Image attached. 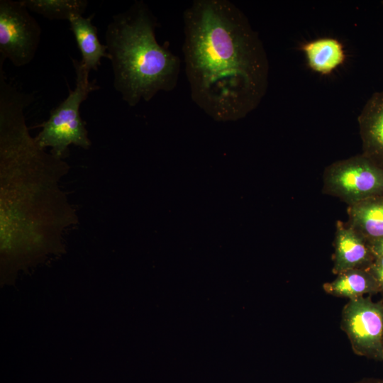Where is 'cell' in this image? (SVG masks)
Here are the masks:
<instances>
[{"label": "cell", "instance_id": "cell-10", "mask_svg": "<svg viewBox=\"0 0 383 383\" xmlns=\"http://www.w3.org/2000/svg\"><path fill=\"white\" fill-rule=\"evenodd\" d=\"M91 17L77 16L72 17L69 21L70 29L82 55L80 61L89 72L91 70H98L102 57L109 58L107 47L99 40L98 30L92 24Z\"/></svg>", "mask_w": 383, "mask_h": 383}, {"label": "cell", "instance_id": "cell-16", "mask_svg": "<svg viewBox=\"0 0 383 383\" xmlns=\"http://www.w3.org/2000/svg\"><path fill=\"white\" fill-rule=\"evenodd\" d=\"M370 250L376 257H383V236L368 241Z\"/></svg>", "mask_w": 383, "mask_h": 383}, {"label": "cell", "instance_id": "cell-18", "mask_svg": "<svg viewBox=\"0 0 383 383\" xmlns=\"http://www.w3.org/2000/svg\"><path fill=\"white\" fill-rule=\"evenodd\" d=\"M382 4H383V1H382Z\"/></svg>", "mask_w": 383, "mask_h": 383}, {"label": "cell", "instance_id": "cell-6", "mask_svg": "<svg viewBox=\"0 0 383 383\" xmlns=\"http://www.w3.org/2000/svg\"><path fill=\"white\" fill-rule=\"evenodd\" d=\"M341 326L356 354L383 360V301H373L370 296L350 299Z\"/></svg>", "mask_w": 383, "mask_h": 383}, {"label": "cell", "instance_id": "cell-7", "mask_svg": "<svg viewBox=\"0 0 383 383\" xmlns=\"http://www.w3.org/2000/svg\"><path fill=\"white\" fill-rule=\"evenodd\" d=\"M326 183L330 191L353 204L383 196V170L362 155L331 167Z\"/></svg>", "mask_w": 383, "mask_h": 383}, {"label": "cell", "instance_id": "cell-9", "mask_svg": "<svg viewBox=\"0 0 383 383\" xmlns=\"http://www.w3.org/2000/svg\"><path fill=\"white\" fill-rule=\"evenodd\" d=\"M358 122L363 155L383 170V91L374 93L367 100Z\"/></svg>", "mask_w": 383, "mask_h": 383}, {"label": "cell", "instance_id": "cell-11", "mask_svg": "<svg viewBox=\"0 0 383 383\" xmlns=\"http://www.w3.org/2000/svg\"><path fill=\"white\" fill-rule=\"evenodd\" d=\"M351 228L367 241L383 236V196H372L351 204Z\"/></svg>", "mask_w": 383, "mask_h": 383}, {"label": "cell", "instance_id": "cell-17", "mask_svg": "<svg viewBox=\"0 0 383 383\" xmlns=\"http://www.w3.org/2000/svg\"><path fill=\"white\" fill-rule=\"evenodd\" d=\"M357 383H383V379H367L360 381Z\"/></svg>", "mask_w": 383, "mask_h": 383}, {"label": "cell", "instance_id": "cell-4", "mask_svg": "<svg viewBox=\"0 0 383 383\" xmlns=\"http://www.w3.org/2000/svg\"><path fill=\"white\" fill-rule=\"evenodd\" d=\"M72 62L76 73L75 88L70 89L67 98L51 110L49 118L41 123L42 130L35 138L40 148L50 147V153L60 159L67 156L72 144L89 149L91 143L79 108L91 92L100 89L96 80L89 81V72L81 61L72 58Z\"/></svg>", "mask_w": 383, "mask_h": 383}, {"label": "cell", "instance_id": "cell-1", "mask_svg": "<svg viewBox=\"0 0 383 383\" xmlns=\"http://www.w3.org/2000/svg\"><path fill=\"white\" fill-rule=\"evenodd\" d=\"M17 89L0 92L1 255L6 282L18 270L59 252L63 230L76 216L58 186L69 169L40 148L24 111L33 101Z\"/></svg>", "mask_w": 383, "mask_h": 383}, {"label": "cell", "instance_id": "cell-8", "mask_svg": "<svg viewBox=\"0 0 383 383\" xmlns=\"http://www.w3.org/2000/svg\"><path fill=\"white\" fill-rule=\"evenodd\" d=\"M375 257L368 241L351 227L337 225L335 239L333 272L339 274L351 269H367Z\"/></svg>", "mask_w": 383, "mask_h": 383}, {"label": "cell", "instance_id": "cell-13", "mask_svg": "<svg viewBox=\"0 0 383 383\" xmlns=\"http://www.w3.org/2000/svg\"><path fill=\"white\" fill-rule=\"evenodd\" d=\"M301 49L309 67L322 74H330L345 60L343 45L335 38H319L304 44Z\"/></svg>", "mask_w": 383, "mask_h": 383}, {"label": "cell", "instance_id": "cell-3", "mask_svg": "<svg viewBox=\"0 0 383 383\" xmlns=\"http://www.w3.org/2000/svg\"><path fill=\"white\" fill-rule=\"evenodd\" d=\"M156 26L147 4L135 1L113 15L105 31L113 87L130 106L173 90L178 82L180 60L157 43Z\"/></svg>", "mask_w": 383, "mask_h": 383}, {"label": "cell", "instance_id": "cell-2", "mask_svg": "<svg viewBox=\"0 0 383 383\" xmlns=\"http://www.w3.org/2000/svg\"><path fill=\"white\" fill-rule=\"evenodd\" d=\"M183 18L192 100L215 121L243 118L260 104L268 85V60L257 33L228 0H195Z\"/></svg>", "mask_w": 383, "mask_h": 383}, {"label": "cell", "instance_id": "cell-12", "mask_svg": "<svg viewBox=\"0 0 383 383\" xmlns=\"http://www.w3.org/2000/svg\"><path fill=\"white\" fill-rule=\"evenodd\" d=\"M323 288L329 294L350 299L379 293L378 284L371 273L367 269L360 268L339 273L335 279L325 284Z\"/></svg>", "mask_w": 383, "mask_h": 383}, {"label": "cell", "instance_id": "cell-5", "mask_svg": "<svg viewBox=\"0 0 383 383\" xmlns=\"http://www.w3.org/2000/svg\"><path fill=\"white\" fill-rule=\"evenodd\" d=\"M42 29L20 1L0 0V58L16 67L29 64L38 48Z\"/></svg>", "mask_w": 383, "mask_h": 383}, {"label": "cell", "instance_id": "cell-14", "mask_svg": "<svg viewBox=\"0 0 383 383\" xmlns=\"http://www.w3.org/2000/svg\"><path fill=\"white\" fill-rule=\"evenodd\" d=\"M21 3L28 9L49 20H67L82 16L87 0H22Z\"/></svg>", "mask_w": 383, "mask_h": 383}, {"label": "cell", "instance_id": "cell-15", "mask_svg": "<svg viewBox=\"0 0 383 383\" xmlns=\"http://www.w3.org/2000/svg\"><path fill=\"white\" fill-rule=\"evenodd\" d=\"M367 270L375 279L379 293L383 296V257H376Z\"/></svg>", "mask_w": 383, "mask_h": 383}]
</instances>
